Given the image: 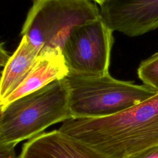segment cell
<instances>
[{
  "label": "cell",
  "instance_id": "cell-16",
  "mask_svg": "<svg viewBox=\"0 0 158 158\" xmlns=\"http://www.w3.org/2000/svg\"><path fill=\"white\" fill-rule=\"evenodd\" d=\"M1 73H0V79H1Z\"/></svg>",
  "mask_w": 158,
  "mask_h": 158
},
{
  "label": "cell",
  "instance_id": "cell-3",
  "mask_svg": "<svg viewBox=\"0 0 158 158\" xmlns=\"http://www.w3.org/2000/svg\"><path fill=\"white\" fill-rule=\"evenodd\" d=\"M71 117H102L124 110L156 94L145 85L114 78L109 73L85 76L69 72L63 79Z\"/></svg>",
  "mask_w": 158,
  "mask_h": 158
},
{
  "label": "cell",
  "instance_id": "cell-15",
  "mask_svg": "<svg viewBox=\"0 0 158 158\" xmlns=\"http://www.w3.org/2000/svg\"><path fill=\"white\" fill-rule=\"evenodd\" d=\"M93 1H94L96 2L99 4L100 6H101L104 2L106 1V0H93Z\"/></svg>",
  "mask_w": 158,
  "mask_h": 158
},
{
  "label": "cell",
  "instance_id": "cell-2",
  "mask_svg": "<svg viewBox=\"0 0 158 158\" xmlns=\"http://www.w3.org/2000/svg\"><path fill=\"white\" fill-rule=\"evenodd\" d=\"M70 117L65 83L53 81L2 106V143L16 145Z\"/></svg>",
  "mask_w": 158,
  "mask_h": 158
},
{
  "label": "cell",
  "instance_id": "cell-6",
  "mask_svg": "<svg viewBox=\"0 0 158 158\" xmlns=\"http://www.w3.org/2000/svg\"><path fill=\"white\" fill-rule=\"evenodd\" d=\"M100 17L113 31L135 37L158 28V0H106Z\"/></svg>",
  "mask_w": 158,
  "mask_h": 158
},
{
  "label": "cell",
  "instance_id": "cell-13",
  "mask_svg": "<svg viewBox=\"0 0 158 158\" xmlns=\"http://www.w3.org/2000/svg\"><path fill=\"white\" fill-rule=\"evenodd\" d=\"M9 57L10 56L5 50L3 46V43H0V67H4L5 66Z\"/></svg>",
  "mask_w": 158,
  "mask_h": 158
},
{
  "label": "cell",
  "instance_id": "cell-10",
  "mask_svg": "<svg viewBox=\"0 0 158 158\" xmlns=\"http://www.w3.org/2000/svg\"><path fill=\"white\" fill-rule=\"evenodd\" d=\"M137 72L143 85L158 92V52L143 60Z\"/></svg>",
  "mask_w": 158,
  "mask_h": 158
},
{
  "label": "cell",
  "instance_id": "cell-11",
  "mask_svg": "<svg viewBox=\"0 0 158 158\" xmlns=\"http://www.w3.org/2000/svg\"><path fill=\"white\" fill-rule=\"evenodd\" d=\"M15 145L2 143L0 144V158H15Z\"/></svg>",
  "mask_w": 158,
  "mask_h": 158
},
{
  "label": "cell",
  "instance_id": "cell-7",
  "mask_svg": "<svg viewBox=\"0 0 158 158\" xmlns=\"http://www.w3.org/2000/svg\"><path fill=\"white\" fill-rule=\"evenodd\" d=\"M19 158H106L85 143L59 130L41 133L23 146Z\"/></svg>",
  "mask_w": 158,
  "mask_h": 158
},
{
  "label": "cell",
  "instance_id": "cell-9",
  "mask_svg": "<svg viewBox=\"0 0 158 158\" xmlns=\"http://www.w3.org/2000/svg\"><path fill=\"white\" fill-rule=\"evenodd\" d=\"M41 49L22 36L17 49L4 67L0 79V103L24 80L33 65Z\"/></svg>",
  "mask_w": 158,
  "mask_h": 158
},
{
  "label": "cell",
  "instance_id": "cell-12",
  "mask_svg": "<svg viewBox=\"0 0 158 158\" xmlns=\"http://www.w3.org/2000/svg\"><path fill=\"white\" fill-rule=\"evenodd\" d=\"M128 158H158V145L146 149Z\"/></svg>",
  "mask_w": 158,
  "mask_h": 158
},
{
  "label": "cell",
  "instance_id": "cell-5",
  "mask_svg": "<svg viewBox=\"0 0 158 158\" xmlns=\"http://www.w3.org/2000/svg\"><path fill=\"white\" fill-rule=\"evenodd\" d=\"M113 31L101 17L75 27L61 48L69 72L91 77L109 73Z\"/></svg>",
  "mask_w": 158,
  "mask_h": 158
},
{
  "label": "cell",
  "instance_id": "cell-1",
  "mask_svg": "<svg viewBox=\"0 0 158 158\" xmlns=\"http://www.w3.org/2000/svg\"><path fill=\"white\" fill-rule=\"evenodd\" d=\"M58 129L106 158H128L158 145V92L124 110L102 117H70Z\"/></svg>",
  "mask_w": 158,
  "mask_h": 158
},
{
  "label": "cell",
  "instance_id": "cell-4",
  "mask_svg": "<svg viewBox=\"0 0 158 158\" xmlns=\"http://www.w3.org/2000/svg\"><path fill=\"white\" fill-rule=\"evenodd\" d=\"M99 18L100 11L89 0H33L21 35L41 51L61 49L75 27Z\"/></svg>",
  "mask_w": 158,
  "mask_h": 158
},
{
  "label": "cell",
  "instance_id": "cell-8",
  "mask_svg": "<svg viewBox=\"0 0 158 158\" xmlns=\"http://www.w3.org/2000/svg\"><path fill=\"white\" fill-rule=\"evenodd\" d=\"M69 73L60 49L42 50L22 83L0 104L3 106L53 81L62 80Z\"/></svg>",
  "mask_w": 158,
  "mask_h": 158
},
{
  "label": "cell",
  "instance_id": "cell-14",
  "mask_svg": "<svg viewBox=\"0 0 158 158\" xmlns=\"http://www.w3.org/2000/svg\"><path fill=\"white\" fill-rule=\"evenodd\" d=\"M1 116H2V106L0 104V144L2 143L1 136Z\"/></svg>",
  "mask_w": 158,
  "mask_h": 158
}]
</instances>
